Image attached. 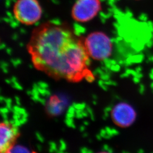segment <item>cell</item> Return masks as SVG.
Wrapping results in <instances>:
<instances>
[{
    "mask_svg": "<svg viewBox=\"0 0 153 153\" xmlns=\"http://www.w3.org/2000/svg\"><path fill=\"white\" fill-rule=\"evenodd\" d=\"M83 42L88 55L94 60H104L112 54L113 45L111 39L102 32L90 33Z\"/></svg>",
    "mask_w": 153,
    "mask_h": 153,
    "instance_id": "cell-2",
    "label": "cell"
},
{
    "mask_svg": "<svg viewBox=\"0 0 153 153\" xmlns=\"http://www.w3.org/2000/svg\"><path fill=\"white\" fill-rule=\"evenodd\" d=\"M42 8L38 0H17L13 6V14L18 22L33 25L42 16Z\"/></svg>",
    "mask_w": 153,
    "mask_h": 153,
    "instance_id": "cell-3",
    "label": "cell"
},
{
    "mask_svg": "<svg viewBox=\"0 0 153 153\" xmlns=\"http://www.w3.org/2000/svg\"><path fill=\"white\" fill-rule=\"evenodd\" d=\"M108 153V152H100V153Z\"/></svg>",
    "mask_w": 153,
    "mask_h": 153,
    "instance_id": "cell-8",
    "label": "cell"
},
{
    "mask_svg": "<svg viewBox=\"0 0 153 153\" xmlns=\"http://www.w3.org/2000/svg\"><path fill=\"white\" fill-rule=\"evenodd\" d=\"M111 117L116 125L121 128H126L134 123L137 114L131 104L120 102L113 107L111 111Z\"/></svg>",
    "mask_w": 153,
    "mask_h": 153,
    "instance_id": "cell-5",
    "label": "cell"
},
{
    "mask_svg": "<svg viewBox=\"0 0 153 153\" xmlns=\"http://www.w3.org/2000/svg\"><path fill=\"white\" fill-rule=\"evenodd\" d=\"M27 50L35 68L54 78L78 82L91 76L83 40L65 25L48 22L35 28Z\"/></svg>",
    "mask_w": 153,
    "mask_h": 153,
    "instance_id": "cell-1",
    "label": "cell"
},
{
    "mask_svg": "<svg viewBox=\"0 0 153 153\" xmlns=\"http://www.w3.org/2000/svg\"><path fill=\"white\" fill-rule=\"evenodd\" d=\"M18 131L13 125L4 122L0 126V152L5 153L16 141Z\"/></svg>",
    "mask_w": 153,
    "mask_h": 153,
    "instance_id": "cell-6",
    "label": "cell"
},
{
    "mask_svg": "<svg viewBox=\"0 0 153 153\" xmlns=\"http://www.w3.org/2000/svg\"><path fill=\"white\" fill-rule=\"evenodd\" d=\"M5 153H33L28 148L21 145L14 144Z\"/></svg>",
    "mask_w": 153,
    "mask_h": 153,
    "instance_id": "cell-7",
    "label": "cell"
},
{
    "mask_svg": "<svg viewBox=\"0 0 153 153\" xmlns=\"http://www.w3.org/2000/svg\"><path fill=\"white\" fill-rule=\"evenodd\" d=\"M102 9L100 0H76L71 10L73 19L77 22L90 21Z\"/></svg>",
    "mask_w": 153,
    "mask_h": 153,
    "instance_id": "cell-4",
    "label": "cell"
}]
</instances>
